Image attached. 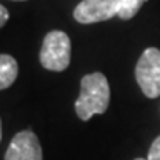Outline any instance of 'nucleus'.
Returning <instances> with one entry per match:
<instances>
[{"instance_id": "obj_1", "label": "nucleus", "mask_w": 160, "mask_h": 160, "mask_svg": "<svg viewBox=\"0 0 160 160\" xmlns=\"http://www.w3.org/2000/svg\"><path fill=\"white\" fill-rule=\"evenodd\" d=\"M110 104V85L102 73L86 74L80 82V95L74 108L80 120L88 122L92 116L104 114Z\"/></svg>"}, {"instance_id": "obj_2", "label": "nucleus", "mask_w": 160, "mask_h": 160, "mask_svg": "<svg viewBox=\"0 0 160 160\" xmlns=\"http://www.w3.org/2000/svg\"><path fill=\"white\" fill-rule=\"evenodd\" d=\"M40 64L51 71H64L71 59V42L64 31L53 30L43 39L40 49Z\"/></svg>"}, {"instance_id": "obj_3", "label": "nucleus", "mask_w": 160, "mask_h": 160, "mask_svg": "<svg viewBox=\"0 0 160 160\" xmlns=\"http://www.w3.org/2000/svg\"><path fill=\"white\" fill-rule=\"evenodd\" d=\"M135 77L142 93L147 98L160 97V51L147 48L138 59Z\"/></svg>"}, {"instance_id": "obj_4", "label": "nucleus", "mask_w": 160, "mask_h": 160, "mask_svg": "<svg viewBox=\"0 0 160 160\" xmlns=\"http://www.w3.org/2000/svg\"><path fill=\"white\" fill-rule=\"evenodd\" d=\"M117 13L119 0H82L73 15L80 24H95L111 19Z\"/></svg>"}, {"instance_id": "obj_5", "label": "nucleus", "mask_w": 160, "mask_h": 160, "mask_svg": "<svg viewBox=\"0 0 160 160\" xmlns=\"http://www.w3.org/2000/svg\"><path fill=\"white\" fill-rule=\"evenodd\" d=\"M5 160H43V151L34 132H18L6 150Z\"/></svg>"}, {"instance_id": "obj_6", "label": "nucleus", "mask_w": 160, "mask_h": 160, "mask_svg": "<svg viewBox=\"0 0 160 160\" xmlns=\"http://www.w3.org/2000/svg\"><path fill=\"white\" fill-rule=\"evenodd\" d=\"M18 77V62L11 55H0V91L12 86Z\"/></svg>"}, {"instance_id": "obj_7", "label": "nucleus", "mask_w": 160, "mask_h": 160, "mask_svg": "<svg viewBox=\"0 0 160 160\" xmlns=\"http://www.w3.org/2000/svg\"><path fill=\"white\" fill-rule=\"evenodd\" d=\"M147 0H119V18L120 19H131L138 13L141 6Z\"/></svg>"}, {"instance_id": "obj_8", "label": "nucleus", "mask_w": 160, "mask_h": 160, "mask_svg": "<svg viewBox=\"0 0 160 160\" xmlns=\"http://www.w3.org/2000/svg\"><path fill=\"white\" fill-rule=\"evenodd\" d=\"M147 160H160V135L156 138L150 147Z\"/></svg>"}, {"instance_id": "obj_9", "label": "nucleus", "mask_w": 160, "mask_h": 160, "mask_svg": "<svg viewBox=\"0 0 160 160\" xmlns=\"http://www.w3.org/2000/svg\"><path fill=\"white\" fill-rule=\"evenodd\" d=\"M8 19H9V11L3 5H0V28L8 22Z\"/></svg>"}, {"instance_id": "obj_10", "label": "nucleus", "mask_w": 160, "mask_h": 160, "mask_svg": "<svg viewBox=\"0 0 160 160\" xmlns=\"http://www.w3.org/2000/svg\"><path fill=\"white\" fill-rule=\"evenodd\" d=\"M0 141H2V122H0Z\"/></svg>"}, {"instance_id": "obj_11", "label": "nucleus", "mask_w": 160, "mask_h": 160, "mask_svg": "<svg viewBox=\"0 0 160 160\" xmlns=\"http://www.w3.org/2000/svg\"><path fill=\"white\" fill-rule=\"evenodd\" d=\"M135 160H147V159H142V157H138V159H135Z\"/></svg>"}]
</instances>
